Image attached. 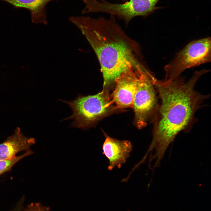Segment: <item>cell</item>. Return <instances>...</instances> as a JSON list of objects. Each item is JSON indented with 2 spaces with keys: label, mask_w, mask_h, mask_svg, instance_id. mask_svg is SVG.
Instances as JSON below:
<instances>
[{
  "label": "cell",
  "mask_w": 211,
  "mask_h": 211,
  "mask_svg": "<svg viewBox=\"0 0 211 211\" xmlns=\"http://www.w3.org/2000/svg\"><path fill=\"white\" fill-rule=\"evenodd\" d=\"M208 72L206 69L196 71L186 82L179 77L166 84L155 79L154 85L161 103L154 120L152 140L147 152L153 159L161 161L178 134L190 129L195 113L209 96L195 91V86L200 77Z\"/></svg>",
  "instance_id": "1"
},
{
  "label": "cell",
  "mask_w": 211,
  "mask_h": 211,
  "mask_svg": "<svg viewBox=\"0 0 211 211\" xmlns=\"http://www.w3.org/2000/svg\"><path fill=\"white\" fill-rule=\"evenodd\" d=\"M108 19L71 16L69 21L80 30L90 44L99 62L103 74V89L110 90L123 73L142 63L140 49L116 22Z\"/></svg>",
  "instance_id": "2"
},
{
  "label": "cell",
  "mask_w": 211,
  "mask_h": 211,
  "mask_svg": "<svg viewBox=\"0 0 211 211\" xmlns=\"http://www.w3.org/2000/svg\"><path fill=\"white\" fill-rule=\"evenodd\" d=\"M62 101L72 110V115L66 119L74 120L71 126L84 130L93 126L99 120L117 110L109 91L103 89L94 95H79L72 101Z\"/></svg>",
  "instance_id": "3"
},
{
  "label": "cell",
  "mask_w": 211,
  "mask_h": 211,
  "mask_svg": "<svg viewBox=\"0 0 211 211\" xmlns=\"http://www.w3.org/2000/svg\"><path fill=\"white\" fill-rule=\"evenodd\" d=\"M211 41L208 37L190 42L164 67V84L173 82L186 69L211 61Z\"/></svg>",
  "instance_id": "4"
},
{
  "label": "cell",
  "mask_w": 211,
  "mask_h": 211,
  "mask_svg": "<svg viewBox=\"0 0 211 211\" xmlns=\"http://www.w3.org/2000/svg\"><path fill=\"white\" fill-rule=\"evenodd\" d=\"M155 79L144 66L142 68L132 107L135 113L134 123L139 129L145 127L150 120H154L158 110L154 84Z\"/></svg>",
  "instance_id": "5"
},
{
  "label": "cell",
  "mask_w": 211,
  "mask_h": 211,
  "mask_svg": "<svg viewBox=\"0 0 211 211\" xmlns=\"http://www.w3.org/2000/svg\"><path fill=\"white\" fill-rule=\"evenodd\" d=\"M160 0H130L123 4H114L102 0H85L83 14L104 12L116 16L127 23L133 18L147 16L157 8Z\"/></svg>",
  "instance_id": "6"
},
{
  "label": "cell",
  "mask_w": 211,
  "mask_h": 211,
  "mask_svg": "<svg viewBox=\"0 0 211 211\" xmlns=\"http://www.w3.org/2000/svg\"><path fill=\"white\" fill-rule=\"evenodd\" d=\"M142 63L133 67L123 73L117 81L110 96L116 109L132 108L137 91Z\"/></svg>",
  "instance_id": "7"
},
{
  "label": "cell",
  "mask_w": 211,
  "mask_h": 211,
  "mask_svg": "<svg viewBox=\"0 0 211 211\" xmlns=\"http://www.w3.org/2000/svg\"><path fill=\"white\" fill-rule=\"evenodd\" d=\"M105 140L102 145L103 154L108 159V170L117 167L120 168L126 162L132 151V145L128 140H120L104 133Z\"/></svg>",
  "instance_id": "8"
},
{
  "label": "cell",
  "mask_w": 211,
  "mask_h": 211,
  "mask_svg": "<svg viewBox=\"0 0 211 211\" xmlns=\"http://www.w3.org/2000/svg\"><path fill=\"white\" fill-rule=\"evenodd\" d=\"M35 143L34 138L26 137L17 127L13 135L0 144V160L14 158L18 153L30 149Z\"/></svg>",
  "instance_id": "9"
},
{
  "label": "cell",
  "mask_w": 211,
  "mask_h": 211,
  "mask_svg": "<svg viewBox=\"0 0 211 211\" xmlns=\"http://www.w3.org/2000/svg\"><path fill=\"white\" fill-rule=\"evenodd\" d=\"M5 1L14 7L24 8L28 10L31 13L32 22L35 23L47 25L46 6L53 0H0Z\"/></svg>",
  "instance_id": "10"
},
{
  "label": "cell",
  "mask_w": 211,
  "mask_h": 211,
  "mask_svg": "<svg viewBox=\"0 0 211 211\" xmlns=\"http://www.w3.org/2000/svg\"><path fill=\"white\" fill-rule=\"evenodd\" d=\"M33 153L30 149L25 151L23 154L12 159L0 160V176L9 171L18 161L32 154Z\"/></svg>",
  "instance_id": "11"
},
{
  "label": "cell",
  "mask_w": 211,
  "mask_h": 211,
  "mask_svg": "<svg viewBox=\"0 0 211 211\" xmlns=\"http://www.w3.org/2000/svg\"><path fill=\"white\" fill-rule=\"evenodd\" d=\"M48 207L43 206L40 203H32L29 205L24 211H50Z\"/></svg>",
  "instance_id": "12"
},
{
  "label": "cell",
  "mask_w": 211,
  "mask_h": 211,
  "mask_svg": "<svg viewBox=\"0 0 211 211\" xmlns=\"http://www.w3.org/2000/svg\"><path fill=\"white\" fill-rule=\"evenodd\" d=\"M22 201H20L14 211H22Z\"/></svg>",
  "instance_id": "13"
},
{
  "label": "cell",
  "mask_w": 211,
  "mask_h": 211,
  "mask_svg": "<svg viewBox=\"0 0 211 211\" xmlns=\"http://www.w3.org/2000/svg\"><path fill=\"white\" fill-rule=\"evenodd\" d=\"M144 158H146V157H144ZM150 163H149V164H150ZM154 167H155H155H155L154 166Z\"/></svg>",
  "instance_id": "14"
},
{
  "label": "cell",
  "mask_w": 211,
  "mask_h": 211,
  "mask_svg": "<svg viewBox=\"0 0 211 211\" xmlns=\"http://www.w3.org/2000/svg\"><path fill=\"white\" fill-rule=\"evenodd\" d=\"M122 1H125V0H122Z\"/></svg>",
  "instance_id": "15"
}]
</instances>
